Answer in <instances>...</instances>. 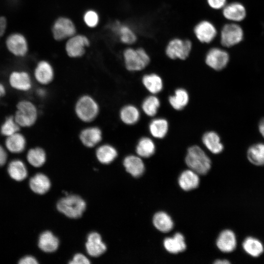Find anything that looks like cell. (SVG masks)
Instances as JSON below:
<instances>
[{
	"label": "cell",
	"mask_w": 264,
	"mask_h": 264,
	"mask_svg": "<svg viewBox=\"0 0 264 264\" xmlns=\"http://www.w3.org/2000/svg\"><path fill=\"white\" fill-rule=\"evenodd\" d=\"M76 116L84 123L93 121L99 115L100 107L97 101L91 95L84 94L77 100L74 105Z\"/></svg>",
	"instance_id": "obj_1"
},
{
	"label": "cell",
	"mask_w": 264,
	"mask_h": 264,
	"mask_svg": "<svg viewBox=\"0 0 264 264\" xmlns=\"http://www.w3.org/2000/svg\"><path fill=\"white\" fill-rule=\"evenodd\" d=\"M185 163L188 167L198 175H205L210 170L211 161L204 151L194 145L189 148L185 157Z\"/></svg>",
	"instance_id": "obj_2"
},
{
	"label": "cell",
	"mask_w": 264,
	"mask_h": 264,
	"mask_svg": "<svg viewBox=\"0 0 264 264\" xmlns=\"http://www.w3.org/2000/svg\"><path fill=\"white\" fill-rule=\"evenodd\" d=\"M123 58L126 68L129 71L142 70L150 64V57L143 47H129L123 52Z\"/></svg>",
	"instance_id": "obj_3"
},
{
	"label": "cell",
	"mask_w": 264,
	"mask_h": 264,
	"mask_svg": "<svg viewBox=\"0 0 264 264\" xmlns=\"http://www.w3.org/2000/svg\"><path fill=\"white\" fill-rule=\"evenodd\" d=\"M86 208V203L80 196L67 195L60 199L57 204L58 210L65 216L72 219L81 217Z\"/></svg>",
	"instance_id": "obj_4"
},
{
	"label": "cell",
	"mask_w": 264,
	"mask_h": 264,
	"mask_svg": "<svg viewBox=\"0 0 264 264\" xmlns=\"http://www.w3.org/2000/svg\"><path fill=\"white\" fill-rule=\"evenodd\" d=\"M192 47V42L190 40L174 38L168 43L165 53L171 60L184 61L189 57Z\"/></svg>",
	"instance_id": "obj_5"
},
{
	"label": "cell",
	"mask_w": 264,
	"mask_h": 264,
	"mask_svg": "<svg viewBox=\"0 0 264 264\" xmlns=\"http://www.w3.org/2000/svg\"><path fill=\"white\" fill-rule=\"evenodd\" d=\"M14 119L17 123L22 127H30L36 122L38 110L35 105L28 100H21L17 105Z\"/></svg>",
	"instance_id": "obj_6"
},
{
	"label": "cell",
	"mask_w": 264,
	"mask_h": 264,
	"mask_svg": "<svg viewBox=\"0 0 264 264\" xmlns=\"http://www.w3.org/2000/svg\"><path fill=\"white\" fill-rule=\"evenodd\" d=\"M219 32L220 44L222 47H231L241 42L243 38L242 28L234 23L224 24Z\"/></svg>",
	"instance_id": "obj_7"
},
{
	"label": "cell",
	"mask_w": 264,
	"mask_h": 264,
	"mask_svg": "<svg viewBox=\"0 0 264 264\" xmlns=\"http://www.w3.org/2000/svg\"><path fill=\"white\" fill-rule=\"evenodd\" d=\"M205 64L214 70L219 71L224 68L229 61L228 52L218 46L209 48L205 55Z\"/></svg>",
	"instance_id": "obj_8"
},
{
	"label": "cell",
	"mask_w": 264,
	"mask_h": 264,
	"mask_svg": "<svg viewBox=\"0 0 264 264\" xmlns=\"http://www.w3.org/2000/svg\"><path fill=\"white\" fill-rule=\"evenodd\" d=\"M193 32L198 42L206 44L212 42L218 35V31L215 25L206 20L198 22L195 25Z\"/></svg>",
	"instance_id": "obj_9"
},
{
	"label": "cell",
	"mask_w": 264,
	"mask_h": 264,
	"mask_svg": "<svg viewBox=\"0 0 264 264\" xmlns=\"http://www.w3.org/2000/svg\"><path fill=\"white\" fill-rule=\"evenodd\" d=\"M52 32L56 40L62 41L74 35L76 32V28L70 19L62 17L58 18L54 22Z\"/></svg>",
	"instance_id": "obj_10"
},
{
	"label": "cell",
	"mask_w": 264,
	"mask_h": 264,
	"mask_svg": "<svg viewBox=\"0 0 264 264\" xmlns=\"http://www.w3.org/2000/svg\"><path fill=\"white\" fill-rule=\"evenodd\" d=\"M89 44V40L87 36L75 34L68 38L65 45V49L69 57L79 58L85 53L86 48Z\"/></svg>",
	"instance_id": "obj_11"
},
{
	"label": "cell",
	"mask_w": 264,
	"mask_h": 264,
	"mask_svg": "<svg viewBox=\"0 0 264 264\" xmlns=\"http://www.w3.org/2000/svg\"><path fill=\"white\" fill-rule=\"evenodd\" d=\"M110 29L123 44H132L137 40L136 34L134 30L129 25L123 23L119 21L113 22L110 25Z\"/></svg>",
	"instance_id": "obj_12"
},
{
	"label": "cell",
	"mask_w": 264,
	"mask_h": 264,
	"mask_svg": "<svg viewBox=\"0 0 264 264\" xmlns=\"http://www.w3.org/2000/svg\"><path fill=\"white\" fill-rule=\"evenodd\" d=\"M79 138L84 146L89 148H93L101 142L103 139L102 131L97 126L88 127L81 131Z\"/></svg>",
	"instance_id": "obj_13"
},
{
	"label": "cell",
	"mask_w": 264,
	"mask_h": 264,
	"mask_svg": "<svg viewBox=\"0 0 264 264\" xmlns=\"http://www.w3.org/2000/svg\"><path fill=\"white\" fill-rule=\"evenodd\" d=\"M6 44L8 50L17 56H24L28 50L26 39L19 33L9 35L6 39Z\"/></svg>",
	"instance_id": "obj_14"
},
{
	"label": "cell",
	"mask_w": 264,
	"mask_h": 264,
	"mask_svg": "<svg viewBox=\"0 0 264 264\" xmlns=\"http://www.w3.org/2000/svg\"><path fill=\"white\" fill-rule=\"evenodd\" d=\"M36 81L40 84L47 85L54 78V71L51 65L46 61H41L37 65L34 71Z\"/></svg>",
	"instance_id": "obj_15"
},
{
	"label": "cell",
	"mask_w": 264,
	"mask_h": 264,
	"mask_svg": "<svg viewBox=\"0 0 264 264\" xmlns=\"http://www.w3.org/2000/svg\"><path fill=\"white\" fill-rule=\"evenodd\" d=\"M9 83L12 88L22 91L29 90L32 86L29 74L23 71L12 72L9 76Z\"/></svg>",
	"instance_id": "obj_16"
},
{
	"label": "cell",
	"mask_w": 264,
	"mask_h": 264,
	"mask_svg": "<svg viewBox=\"0 0 264 264\" xmlns=\"http://www.w3.org/2000/svg\"><path fill=\"white\" fill-rule=\"evenodd\" d=\"M88 253L92 257H98L107 249L106 245L102 241L100 235L95 232H91L88 236L86 243Z\"/></svg>",
	"instance_id": "obj_17"
},
{
	"label": "cell",
	"mask_w": 264,
	"mask_h": 264,
	"mask_svg": "<svg viewBox=\"0 0 264 264\" xmlns=\"http://www.w3.org/2000/svg\"><path fill=\"white\" fill-rule=\"evenodd\" d=\"M223 17L227 20L240 22L246 16L244 7L240 3L234 2L226 4L221 10Z\"/></svg>",
	"instance_id": "obj_18"
},
{
	"label": "cell",
	"mask_w": 264,
	"mask_h": 264,
	"mask_svg": "<svg viewBox=\"0 0 264 264\" xmlns=\"http://www.w3.org/2000/svg\"><path fill=\"white\" fill-rule=\"evenodd\" d=\"M217 246L222 252L229 253L233 251L237 246L235 233L231 230L222 231L217 240Z\"/></svg>",
	"instance_id": "obj_19"
},
{
	"label": "cell",
	"mask_w": 264,
	"mask_h": 264,
	"mask_svg": "<svg viewBox=\"0 0 264 264\" xmlns=\"http://www.w3.org/2000/svg\"><path fill=\"white\" fill-rule=\"evenodd\" d=\"M123 165L126 171L134 177H139L144 172L145 165L139 156L129 155L125 157Z\"/></svg>",
	"instance_id": "obj_20"
},
{
	"label": "cell",
	"mask_w": 264,
	"mask_h": 264,
	"mask_svg": "<svg viewBox=\"0 0 264 264\" xmlns=\"http://www.w3.org/2000/svg\"><path fill=\"white\" fill-rule=\"evenodd\" d=\"M119 116L121 122L124 124L133 125L139 121L140 113L136 107L132 104H127L121 108Z\"/></svg>",
	"instance_id": "obj_21"
},
{
	"label": "cell",
	"mask_w": 264,
	"mask_h": 264,
	"mask_svg": "<svg viewBox=\"0 0 264 264\" xmlns=\"http://www.w3.org/2000/svg\"><path fill=\"white\" fill-rule=\"evenodd\" d=\"M29 187L34 193L43 195L50 188L51 183L48 177L42 173H38L29 180Z\"/></svg>",
	"instance_id": "obj_22"
},
{
	"label": "cell",
	"mask_w": 264,
	"mask_h": 264,
	"mask_svg": "<svg viewBox=\"0 0 264 264\" xmlns=\"http://www.w3.org/2000/svg\"><path fill=\"white\" fill-rule=\"evenodd\" d=\"M95 155L100 163L108 164L117 157L118 152L113 146L109 144H104L97 147Z\"/></svg>",
	"instance_id": "obj_23"
},
{
	"label": "cell",
	"mask_w": 264,
	"mask_h": 264,
	"mask_svg": "<svg viewBox=\"0 0 264 264\" xmlns=\"http://www.w3.org/2000/svg\"><path fill=\"white\" fill-rule=\"evenodd\" d=\"M59 244L58 239L50 231H44L39 237L38 246L44 252H54L58 249Z\"/></svg>",
	"instance_id": "obj_24"
},
{
	"label": "cell",
	"mask_w": 264,
	"mask_h": 264,
	"mask_svg": "<svg viewBox=\"0 0 264 264\" xmlns=\"http://www.w3.org/2000/svg\"><path fill=\"white\" fill-rule=\"evenodd\" d=\"M199 183L198 174L192 170L183 171L178 178V184L181 189L189 191L196 188Z\"/></svg>",
	"instance_id": "obj_25"
},
{
	"label": "cell",
	"mask_w": 264,
	"mask_h": 264,
	"mask_svg": "<svg viewBox=\"0 0 264 264\" xmlns=\"http://www.w3.org/2000/svg\"><path fill=\"white\" fill-rule=\"evenodd\" d=\"M5 145L7 149L11 153L19 154L25 149L26 141L23 134L17 132L7 137Z\"/></svg>",
	"instance_id": "obj_26"
},
{
	"label": "cell",
	"mask_w": 264,
	"mask_h": 264,
	"mask_svg": "<svg viewBox=\"0 0 264 264\" xmlns=\"http://www.w3.org/2000/svg\"><path fill=\"white\" fill-rule=\"evenodd\" d=\"M242 246L244 251L254 258L259 257L264 251V246L262 242L252 236L246 237L244 240Z\"/></svg>",
	"instance_id": "obj_27"
},
{
	"label": "cell",
	"mask_w": 264,
	"mask_h": 264,
	"mask_svg": "<svg viewBox=\"0 0 264 264\" xmlns=\"http://www.w3.org/2000/svg\"><path fill=\"white\" fill-rule=\"evenodd\" d=\"M163 244L167 251L174 254L182 252L186 248L184 236L180 233H176L173 238H166Z\"/></svg>",
	"instance_id": "obj_28"
},
{
	"label": "cell",
	"mask_w": 264,
	"mask_h": 264,
	"mask_svg": "<svg viewBox=\"0 0 264 264\" xmlns=\"http://www.w3.org/2000/svg\"><path fill=\"white\" fill-rule=\"evenodd\" d=\"M202 140L205 147L213 154H218L223 149V146L219 135L214 132L210 131L205 133Z\"/></svg>",
	"instance_id": "obj_29"
},
{
	"label": "cell",
	"mask_w": 264,
	"mask_h": 264,
	"mask_svg": "<svg viewBox=\"0 0 264 264\" xmlns=\"http://www.w3.org/2000/svg\"><path fill=\"white\" fill-rule=\"evenodd\" d=\"M7 171L10 176L16 181H21L27 176V170L24 163L19 159L11 161L8 166Z\"/></svg>",
	"instance_id": "obj_30"
},
{
	"label": "cell",
	"mask_w": 264,
	"mask_h": 264,
	"mask_svg": "<svg viewBox=\"0 0 264 264\" xmlns=\"http://www.w3.org/2000/svg\"><path fill=\"white\" fill-rule=\"evenodd\" d=\"M247 157L254 165H264V144L258 143L250 146L247 151Z\"/></svg>",
	"instance_id": "obj_31"
},
{
	"label": "cell",
	"mask_w": 264,
	"mask_h": 264,
	"mask_svg": "<svg viewBox=\"0 0 264 264\" xmlns=\"http://www.w3.org/2000/svg\"><path fill=\"white\" fill-rule=\"evenodd\" d=\"M142 82L147 90L153 94L160 92L163 88L162 80L155 73L144 75L142 78Z\"/></svg>",
	"instance_id": "obj_32"
},
{
	"label": "cell",
	"mask_w": 264,
	"mask_h": 264,
	"mask_svg": "<svg viewBox=\"0 0 264 264\" xmlns=\"http://www.w3.org/2000/svg\"><path fill=\"white\" fill-rule=\"evenodd\" d=\"M153 222L157 229L164 233L171 231L174 225L170 216L164 212H158L155 213L154 216Z\"/></svg>",
	"instance_id": "obj_33"
},
{
	"label": "cell",
	"mask_w": 264,
	"mask_h": 264,
	"mask_svg": "<svg viewBox=\"0 0 264 264\" xmlns=\"http://www.w3.org/2000/svg\"><path fill=\"white\" fill-rule=\"evenodd\" d=\"M155 146L154 141L150 138L143 137L138 141L136 146L137 155L144 158L152 156L155 152Z\"/></svg>",
	"instance_id": "obj_34"
},
{
	"label": "cell",
	"mask_w": 264,
	"mask_h": 264,
	"mask_svg": "<svg viewBox=\"0 0 264 264\" xmlns=\"http://www.w3.org/2000/svg\"><path fill=\"white\" fill-rule=\"evenodd\" d=\"M151 135L156 138H162L168 131V121L164 118H156L153 120L149 126Z\"/></svg>",
	"instance_id": "obj_35"
},
{
	"label": "cell",
	"mask_w": 264,
	"mask_h": 264,
	"mask_svg": "<svg viewBox=\"0 0 264 264\" xmlns=\"http://www.w3.org/2000/svg\"><path fill=\"white\" fill-rule=\"evenodd\" d=\"M169 102L174 109L180 110L188 103V93L183 88H177L175 90L174 95L169 97Z\"/></svg>",
	"instance_id": "obj_36"
},
{
	"label": "cell",
	"mask_w": 264,
	"mask_h": 264,
	"mask_svg": "<svg viewBox=\"0 0 264 264\" xmlns=\"http://www.w3.org/2000/svg\"><path fill=\"white\" fill-rule=\"evenodd\" d=\"M26 158L29 163L33 167H40L45 162L46 155L43 148L35 147L28 151Z\"/></svg>",
	"instance_id": "obj_37"
},
{
	"label": "cell",
	"mask_w": 264,
	"mask_h": 264,
	"mask_svg": "<svg viewBox=\"0 0 264 264\" xmlns=\"http://www.w3.org/2000/svg\"><path fill=\"white\" fill-rule=\"evenodd\" d=\"M159 99L154 95L146 97L143 101L141 108L143 112L148 116H154L160 107Z\"/></svg>",
	"instance_id": "obj_38"
},
{
	"label": "cell",
	"mask_w": 264,
	"mask_h": 264,
	"mask_svg": "<svg viewBox=\"0 0 264 264\" xmlns=\"http://www.w3.org/2000/svg\"><path fill=\"white\" fill-rule=\"evenodd\" d=\"M20 127L16 122L14 116L6 117L2 124L0 131L3 135L8 136L13 134L20 130Z\"/></svg>",
	"instance_id": "obj_39"
},
{
	"label": "cell",
	"mask_w": 264,
	"mask_h": 264,
	"mask_svg": "<svg viewBox=\"0 0 264 264\" xmlns=\"http://www.w3.org/2000/svg\"><path fill=\"white\" fill-rule=\"evenodd\" d=\"M83 20L87 26L94 28L98 24L99 17L95 10H88L84 13Z\"/></svg>",
	"instance_id": "obj_40"
},
{
	"label": "cell",
	"mask_w": 264,
	"mask_h": 264,
	"mask_svg": "<svg viewBox=\"0 0 264 264\" xmlns=\"http://www.w3.org/2000/svg\"><path fill=\"white\" fill-rule=\"evenodd\" d=\"M208 6L216 10L222 9L226 4L227 0H206Z\"/></svg>",
	"instance_id": "obj_41"
},
{
	"label": "cell",
	"mask_w": 264,
	"mask_h": 264,
	"mask_svg": "<svg viewBox=\"0 0 264 264\" xmlns=\"http://www.w3.org/2000/svg\"><path fill=\"white\" fill-rule=\"evenodd\" d=\"M90 262L89 260L83 254L77 253L75 254L73 259L69 262L70 264H88Z\"/></svg>",
	"instance_id": "obj_42"
},
{
	"label": "cell",
	"mask_w": 264,
	"mask_h": 264,
	"mask_svg": "<svg viewBox=\"0 0 264 264\" xmlns=\"http://www.w3.org/2000/svg\"><path fill=\"white\" fill-rule=\"evenodd\" d=\"M20 264H37L38 262L37 260L33 256H26L20 260L19 262Z\"/></svg>",
	"instance_id": "obj_43"
},
{
	"label": "cell",
	"mask_w": 264,
	"mask_h": 264,
	"mask_svg": "<svg viewBox=\"0 0 264 264\" xmlns=\"http://www.w3.org/2000/svg\"><path fill=\"white\" fill-rule=\"evenodd\" d=\"M7 153L2 146L0 145V166L4 165L7 160Z\"/></svg>",
	"instance_id": "obj_44"
},
{
	"label": "cell",
	"mask_w": 264,
	"mask_h": 264,
	"mask_svg": "<svg viewBox=\"0 0 264 264\" xmlns=\"http://www.w3.org/2000/svg\"><path fill=\"white\" fill-rule=\"evenodd\" d=\"M6 27V21L4 17H0V36L5 32Z\"/></svg>",
	"instance_id": "obj_45"
},
{
	"label": "cell",
	"mask_w": 264,
	"mask_h": 264,
	"mask_svg": "<svg viewBox=\"0 0 264 264\" xmlns=\"http://www.w3.org/2000/svg\"><path fill=\"white\" fill-rule=\"evenodd\" d=\"M259 132L262 136L264 138V118H262L259 122L258 125Z\"/></svg>",
	"instance_id": "obj_46"
},
{
	"label": "cell",
	"mask_w": 264,
	"mask_h": 264,
	"mask_svg": "<svg viewBox=\"0 0 264 264\" xmlns=\"http://www.w3.org/2000/svg\"><path fill=\"white\" fill-rule=\"evenodd\" d=\"M36 93L37 95L41 97H44L45 96L46 94V90L44 88H38L37 91Z\"/></svg>",
	"instance_id": "obj_47"
},
{
	"label": "cell",
	"mask_w": 264,
	"mask_h": 264,
	"mask_svg": "<svg viewBox=\"0 0 264 264\" xmlns=\"http://www.w3.org/2000/svg\"><path fill=\"white\" fill-rule=\"evenodd\" d=\"M6 93V89L4 86L0 83V99L4 96Z\"/></svg>",
	"instance_id": "obj_48"
},
{
	"label": "cell",
	"mask_w": 264,
	"mask_h": 264,
	"mask_svg": "<svg viewBox=\"0 0 264 264\" xmlns=\"http://www.w3.org/2000/svg\"><path fill=\"white\" fill-rule=\"evenodd\" d=\"M230 263V262L227 260H218L214 262L216 264H229Z\"/></svg>",
	"instance_id": "obj_49"
}]
</instances>
